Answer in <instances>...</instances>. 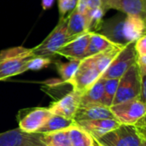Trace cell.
<instances>
[{
	"label": "cell",
	"mask_w": 146,
	"mask_h": 146,
	"mask_svg": "<svg viewBox=\"0 0 146 146\" xmlns=\"http://www.w3.org/2000/svg\"><path fill=\"white\" fill-rule=\"evenodd\" d=\"M105 14L104 9L102 7L89 9L86 13V17L88 21V31L98 33L102 22L103 17Z\"/></svg>",
	"instance_id": "26"
},
{
	"label": "cell",
	"mask_w": 146,
	"mask_h": 146,
	"mask_svg": "<svg viewBox=\"0 0 146 146\" xmlns=\"http://www.w3.org/2000/svg\"><path fill=\"white\" fill-rule=\"evenodd\" d=\"M37 146H46V145H37Z\"/></svg>",
	"instance_id": "35"
},
{
	"label": "cell",
	"mask_w": 146,
	"mask_h": 146,
	"mask_svg": "<svg viewBox=\"0 0 146 146\" xmlns=\"http://www.w3.org/2000/svg\"><path fill=\"white\" fill-rule=\"evenodd\" d=\"M76 124L83 128L86 132H87L95 140L99 139L121 125L115 119L81 121L76 122Z\"/></svg>",
	"instance_id": "13"
},
{
	"label": "cell",
	"mask_w": 146,
	"mask_h": 146,
	"mask_svg": "<svg viewBox=\"0 0 146 146\" xmlns=\"http://www.w3.org/2000/svg\"><path fill=\"white\" fill-rule=\"evenodd\" d=\"M103 146H142L146 143L145 117L135 125H122L96 140Z\"/></svg>",
	"instance_id": "1"
},
{
	"label": "cell",
	"mask_w": 146,
	"mask_h": 146,
	"mask_svg": "<svg viewBox=\"0 0 146 146\" xmlns=\"http://www.w3.org/2000/svg\"><path fill=\"white\" fill-rule=\"evenodd\" d=\"M41 133H27L19 127L0 133V146H37L43 145Z\"/></svg>",
	"instance_id": "10"
},
{
	"label": "cell",
	"mask_w": 146,
	"mask_h": 146,
	"mask_svg": "<svg viewBox=\"0 0 146 146\" xmlns=\"http://www.w3.org/2000/svg\"><path fill=\"white\" fill-rule=\"evenodd\" d=\"M142 146H146V143H145V144H143V145H142Z\"/></svg>",
	"instance_id": "34"
},
{
	"label": "cell",
	"mask_w": 146,
	"mask_h": 146,
	"mask_svg": "<svg viewBox=\"0 0 146 146\" xmlns=\"http://www.w3.org/2000/svg\"><path fill=\"white\" fill-rule=\"evenodd\" d=\"M102 74L98 71L92 56L86 57L80 63L68 84L72 89L83 94L86 92L100 77Z\"/></svg>",
	"instance_id": "5"
},
{
	"label": "cell",
	"mask_w": 146,
	"mask_h": 146,
	"mask_svg": "<svg viewBox=\"0 0 146 146\" xmlns=\"http://www.w3.org/2000/svg\"><path fill=\"white\" fill-rule=\"evenodd\" d=\"M125 45L115 44L111 45L110 47H109L108 49L104 50V51L98 53L94 56H92V57L95 62L96 67L98 68V71L102 74L108 68L110 64L115 58V56L119 54V52L124 48Z\"/></svg>",
	"instance_id": "18"
},
{
	"label": "cell",
	"mask_w": 146,
	"mask_h": 146,
	"mask_svg": "<svg viewBox=\"0 0 146 146\" xmlns=\"http://www.w3.org/2000/svg\"><path fill=\"white\" fill-rule=\"evenodd\" d=\"M86 2L89 9H92L99 7L103 8V3L101 0H86Z\"/></svg>",
	"instance_id": "30"
},
{
	"label": "cell",
	"mask_w": 146,
	"mask_h": 146,
	"mask_svg": "<svg viewBox=\"0 0 146 146\" xmlns=\"http://www.w3.org/2000/svg\"><path fill=\"white\" fill-rule=\"evenodd\" d=\"M67 28L68 33L72 39L84 33L89 32L86 15L80 14L74 9L67 16Z\"/></svg>",
	"instance_id": "17"
},
{
	"label": "cell",
	"mask_w": 146,
	"mask_h": 146,
	"mask_svg": "<svg viewBox=\"0 0 146 146\" xmlns=\"http://www.w3.org/2000/svg\"><path fill=\"white\" fill-rule=\"evenodd\" d=\"M102 1V3H103V5H104V2H105V0H101Z\"/></svg>",
	"instance_id": "33"
},
{
	"label": "cell",
	"mask_w": 146,
	"mask_h": 146,
	"mask_svg": "<svg viewBox=\"0 0 146 146\" xmlns=\"http://www.w3.org/2000/svg\"><path fill=\"white\" fill-rule=\"evenodd\" d=\"M34 57L32 49L15 46L0 51V81L25 73L27 62Z\"/></svg>",
	"instance_id": "2"
},
{
	"label": "cell",
	"mask_w": 146,
	"mask_h": 146,
	"mask_svg": "<svg viewBox=\"0 0 146 146\" xmlns=\"http://www.w3.org/2000/svg\"><path fill=\"white\" fill-rule=\"evenodd\" d=\"M68 136L72 146H94L95 139L76 122L68 128Z\"/></svg>",
	"instance_id": "22"
},
{
	"label": "cell",
	"mask_w": 146,
	"mask_h": 146,
	"mask_svg": "<svg viewBox=\"0 0 146 146\" xmlns=\"http://www.w3.org/2000/svg\"><path fill=\"white\" fill-rule=\"evenodd\" d=\"M74 123L75 121L73 119H68L52 114V115L48 119L45 124L37 132V133L44 134L62 130H68Z\"/></svg>",
	"instance_id": "20"
},
{
	"label": "cell",
	"mask_w": 146,
	"mask_h": 146,
	"mask_svg": "<svg viewBox=\"0 0 146 146\" xmlns=\"http://www.w3.org/2000/svg\"><path fill=\"white\" fill-rule=\"evenodd\" d=\"M137 56H146V35L142 36L134 43Z\"/></svg>",
	"instance_id": "29"
},
{
	"label": "cell",
	"mask_w": 146,
	"mask_h": 146,
	"mask_svg": "<svg viewBox=\"0 0 146 146\" xmlns=\"http://www.w3.org/2000/svg\"><path fill=\"white\" fill-rule=\"evenodd\" d=\"M53 62L52 59L46 58V57H40V56H34L33 57L27 65V70H33L38 71L47 68L50 64Z\"/></svg>",
	"instance_id": "27"
},
{
	"label": "cell",
	"mask_w": 146,
	"mask_h": 146,
	"mask_svg": "<svg viewBox=\"0 0 146 146\" xmlns=\"http://www.w3.org/2000/svg\"><path fill=\"white\" fill-rule=\"evenodd\" d=\"M55 65L56 70L61 77V80L65 83H68L69 80L74 76L76 72L80 61L79 60H69L67 62H62L61 61H55Z\"/></svg>",
	"instance_id": "24"
},
{
	"label": "cell",
	"mask_w": 146,
	"mask_h": 146,
	"mask_svg": "<svg viewBox=\"0 0 146 146\" xmlns=\"http://www.w3.org/2000/svg\"><path fill=\"white\" fill-rule=\"evenodd\" d=\"M54 1L55 0H42V7H43V9L46 10V9H49L52 7L53 3H54Z\"/></svg>",
	"instance_id": "31"
},
{
	"label": "cell",
	"mask_w": 146,
	"mask_h": 146,
	"mask_svg": "<svg viewBox=\"0 0 146 146\" xmlns=\"http://www.w3.org/2000/svg\"><path fill=\"white\" fill-rule=\"evenodd\" d=\"M119 79H104V95L102 98V104L110 108L112 106L114 98L115 97Z\"/></svg>",
	"instance_id": "25"
},
{
	"label": "cell",
	"mask_w": 146,
	"mask_h": 146,
	"mask_svg": "<svg viewBox=\"0 0 146 146\" xmlns=\"http://www.w3.org/2000/svg\"><path fill=\"white\" fill-rule=\"evenodd\" d=\"M71 40L68 33L67 16L60 17L55 28L39 44L32 48V50L34 56L52 59L56 56L57 50Z\"/></svg>",
	"instance_id": "3"
},
{
	"label": "cell",
	"mask_w": 146,
	"mask_h": 146,
	"mask_svg": "<svg viewBox=\"0 0 146 146\" xmlns=\"http://www.w3.org/2000/svg\"><path fill=\"white\" fill-rule=\"evenodd\" d=\"M51 115L48 108H28L21 110L16 119L21 131L27 133H37Z\"/></svg>",
	"instance_id": "7"
},
{
	"label": "cell",
	"mask_w": 146,
	"mask_h": 146,
	"mask_svg": "<svg viewBox=\"0 0 146 146\" xmlns=\"http://www.w3.org/2000/svg\"><path fill=\"white\" fill-rule=\"evenodd\" d=\"M90 36L91 32H86L75 37L59 49L56 52V56H64L68 60H83L85 58Z\"/></svg>",
	"instance_id": "11"
},
{
	"label": "cell",
	"mask_w": 146,
	"mask_h": 146,
	"mask_svg": "<svg viewBox=\"0 0 146 146\" xmlns=\"http://www.w3.org/2000/svg\"><path fill=\"white\" fill-rule=\"evenodd\" d=\"M141 78L136 62L119 79V83L112 105L139 98Z\"/></svg>",
	"instance_id": "4"
},
{
	"label": "cell",
	"mask_w": 146,
	"mask_h": 146,
	"mask_svg": "<svg viewBox=\"0 0 146 146\" xmlns=\"http://www.w3.org/2000/svg\"><path fill=\"white\" fill-rule=\"evenodd\" d=\"M126 15H117L113 18L103 21L98 33L106 37L114 44H127L123 34V25Z\"/></svg>",
	"instance_id": "12"
},
{
	"label": "cell",
	"mask_w": 146,
	"mask_h": 146,
	"mask_svg": "<svg viewBox=\"0 0 146 146\" xmlns=\"http://www.w3.org/2000/svg\"><path fill=\"white\" fill-rule=\"evenodd\" d=\"M81 93L71 89L62 97L50 104L48 110L51 114L68 119H73L80 107Z\"/></svg>",
	"instance_id": "9"
},
{
	"label": "cell",
	"mask_w": 146,
	"mask_h": 146,
	"mask_svg": "<svg viewBox=\"0 0 146 146\" xmlns=\"http://www.w3.org/2000/svg\"><path fill=\"white\" fill-rule=\"evenodd\" d=\"M40 141L46 146H72L68 136V129L41 135Z\"/></svg>",
	"instance_id": "23"
},
{
	"label": "cell",
	"mask_w": 146,
	"mask_h": 146,
	"mask_svg": "<svg viewBox=\"0 0 146 146\" xmlns=\"http://www.w3.org/2000/svg\"><path fill=\"white\" fill-rule=\"evenodd\" d=\"M104 87V79L100 77L86 92H85L81 95L80 106H86L91 104H102Z\"/></svg>",
	"instance_id": "19"
},
{
	"label": "cell",
	"mask_w": 146,
	"mask_h": 146,
	"mask_svg": "<svg viewBox=\"0 0 146 146\" xmlns=\"http://www.w3.org/2000/svg\"><path fill=\"white\" fill-rule=\"evenodd\" d=\"M115 119L122 125H135L139 120L145 117V103L139 98L131 99L110 107Z\"/></svg>",
	"instance_id": "6"
},
{
	"label": "cell",
	"mask_w": 146,
	"mask_h": 146,
	"mask_svg": "<svg viewBox=\"0 0 146 146\" xmlns=\"http://www.w3.org/2000/svg\"><path fill=\"white\" fill-rule=\"evenodd\" d=\"M113 44H115L112 43L110 40H109L104 35L98 33L91 32V36H90L88 45L86 48L85 58L94 56L98 53H100Z\"/></svg>",
	"instance_id": "21"
},
{
	"label": "cell",
	"mask_w": 146,
	"mask_h": 146,
	"mask_svg": "<svg viewBox=\"0 0 146 146\" xmlns=\"http://www.w3.org/2000/svg\"><path fill=\"white\" fill-rule=\"evenodd\" d=\"M100 119H115L110 108L106 107L103 104L80 106L74 117V121L75 122Z\"/></svg>",
	"instance_id": "16"
},
{
	"label": "cell",
	"mask_w": 146,
	"mask_h": 146,
	"mask_svg": "<svg viewBox=\"0 0 146 146\" xmlns=\"http://www.w3.org/2000/svg\"><path fill=\"white\" fill-rule=\"evenodd\" d=\"M136 57L137 54L134 49V43L126 44L101 77L105 80L120 79L136 62Z\"/></svg>",
	"instance_id": "8"
},
{
	"label": "cell",
	"mask_w": 146,
	"mask_h": 146,
	"mask_svg": "<svg viewBox=\"0 0 146 146\" xmlns=\"http://www.w3.org/2000/svg\"><path fill=\"white\" fill-rule=\"evenodd\" d=\"M94 146H103L102 145H100L99 143H98L96 140H95V144H94Z\"/></svg>",
	"instance_id": "32"
},
{
	"label": "cell",
	"mask_w": 146,
	"mask_h": 146,
	"mask_svg": "<svg viewBox=\"0 0 146 146\" xmlns=\"http://www.w3.org/2000/svg\"><path fill=\"white\" fill-rule=\"evenodd\" d=\"M79 0H58V10L60 17L68 16L74 9Z\"/></svg>",
	"instance_id": "28"
},
{
	"label": "cell",
	"mask_w": 146,
	"mask_h": 146,
	"mask_svg": "<svg viewBox=\"0 0 146 146\" xmlns=\"http://www.w3.org/2000/svg\"><path fill=\"white\" fill-rule=\"evenodd\" d=\"M145 0H105L103 9H117L125 15H136L145 18Z\"/></svg>",
	"instance_id": "14"
},
{
	"label": "cell",
	"mask_w": 146,
	"mask_h": 146,
	"mask_svg": "<svg viewBox=\"0 0 146 146\" xmlns=\"http://www.w3.org/2000/svg\"><path fill=\"white\" fill-rule=\"evenodd\" d=\"M145 18L136 15H126L123 25V34L127 44L135 43L145 35Z\"/></svg>",
	"instance_id": "15"
}]
</instances>
